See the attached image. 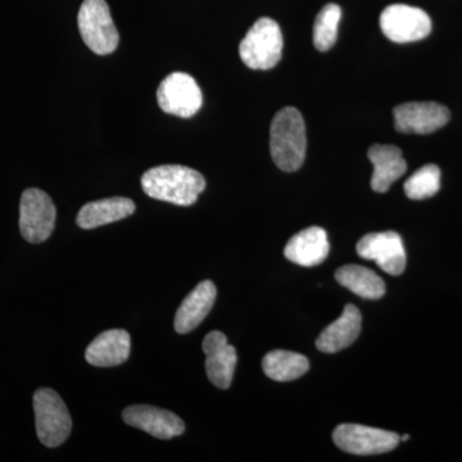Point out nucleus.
<instances>
[{"label":"nucleus","instance_id":"24","mask_svg":"<svg viewBox=\"0 0 462 462\" xmlns=\"http://www.w3.org/2000/svg\"><path fill=\"white\" fill-rule=\"evenodd\" d=\"M410 439L409 434H404V436L401 437V442H407Z\"/></svg>","mask_w":462,"mask_h":462},{"label":"nucleus","instance_id":"16","mask_svg":"<svg viewBox=\"0 0 462 462\" xmlns=\"http://www.w3.org/2000/svg\"><path fill=\"white\" fill-rule=\"evenodd\" d=\"M132 349L130 334L123 329L100 333L85 351L88 363L97 367H112L124 364Z\"/></svg>","mask_w":462,"mask_h":462},{"label":"nucleus","instance_id":"21","mask_svg":"<svg viewBox=\"0 0 462 462\" xmlns=\"http://www.w3.org/2000/svg\"><path fill=\"white\" fill-rule=\"evenodd\" d=\"M263 367L270 379L276 382H291L309 372L310 363L303 355L276 349L264 356Z\"/></svg>","mask_w":462,"mask_h":462},{"label":"nucleus","instance_id":"19","mask_svg":"<svg viewBox=\"0 0 462 462\" xmlns=\"http://www.w3.org/2000/svg\"><path fill=\"white\" fill-rule=\"evenodd\" d=\"M361 321L363 318L357 307L346 305L338 320L331 322L316 339L319 351L324 354H336L351 346L360 336Z\"/></svg>","mask_w":462,"mask_h":462},{"label":"nucleus","instance_id":"3","mask_svg":"<svg viewBox=\"0 0 462 462\" xmlns=\"http://www.w3.org/2000/svg\"><path fill=\"white\" fill-rule=\"evenodd\" d=\"M282 33L276 21L263 17L254 23L239 45L243 63L252 69H270L282 60Z\"/></svg>","mask_w":462,"mask_h":462},{"label":"nucleus","instance_id":"7","mask_svg":"<svg viewBox=\"0 0 462 462\" xmlns=\"http://www.w3.org/2000/svg\"><path fill=\"white\" fill-rule=\"evenodd\" d=\"M157 102L166 114L189 118L202 107L203 94L190 75L173 72L158 87Z\"/></svg>","mask_w":462,"mask_h":462},{"label":"nucleus","instance_id":"23","mask_svg":"<svg viewBox=\"0 0 462 462\" xmlns=\"http://www.w3.org/2000/svg\"><path fill=\"white\" fill-rule=\"evenodd\" d=\"M440 188V170L437 165L422 166L404 182V193L410 199L421 200L436 196Z\"/></svg>","mask_w":462,"mask_h":462},{"label":"nucleus","instance_id":"20","mask_svg":"<svg viewBox=\"0 0 462 462\" xmlns=\"http://www.w3.org/2000/svg\"><path fill=\"white\" fill-rule=\"evenodd\" d=\"M337 282L352 293L365 300H380L385 293V284L380 276L367 267L346 264L336 273Z\"/></svg>","mask_w":462,"mask_h":462},{"label":"nucleus","instance_id":"17","mask_svg":"<svg viewBox=\"0 0 462 462\" xmlns=\"http://www.w3.org/2000/svg\"><path fill=\"white\" fill-rule=\"evenodd\" d=\"M369 160L372 161L374 166L372 188L376 193H385L394 181L404 175L407 170L402 151L396 145H373L369 149Z\"/></svg>","mask_w":462,"mask_h":462},{"label":"nucleus","instance_id":"8","mask_svg":"<svg viewBox=\"0 0 462 462\" xmlns=\"http://www.w3.org/2000/svg\"><path fill=\"white\" fill-rule=\"evenodd\" d=\"M334 443L352 455L369 456L393 451L401 437L393 431L376 430L360 424H342L333 433Z\"/></svg>","mask_w":462,"mask_h":462},{"label":"nucleus","instance_id":"6","mask_svg":"<svg viewBox=\"0 0 462 462\" xmlns=\"http://www.w3.org/2000/svg\"><path fill=\"white\" fill-rule=\"evenodd\" d=\"M57 209L53 200L41 189H26L21 197L20 230L27 242H45L56 226Z\"/></svg>","mask_w":462,"mask_h":462},{"label":"nucleus","instance_id":"4","mask_svg":"<svg viewBox=\"0 0 462 462\" xmlns=\"http://www.w3.org/2000/svg\"><path fill=\"white\" fill-rule=\"evenodd\" d=\"M36 433L42 445L58 447L72 430L71 415L62 398L50 388H42L33 396Z\"/></svg>","mask_w":462,"mask_h":462},{"label":"nucleus","instance_id":"22","mask_svg":"<svg viewBox=\"0 0 462 462\" xmlns=\"http://www.w3.org/2000/svg\"><path fill=\"white\" fill-rule=\"evenodd\" d=\"M342 9L338 5L329 3L319 12L314 25V44L316 50L328 51L336 44Z\"/></svg>","mask_w":462,"mask_h":462},{"label":"nucleus","instance_id":"9","mask_svg":"<svg viewBox=\"0 0 462 462\" xmlns=\"http://www.w3.org/2000/svg\"><path fill=\"white\" fill-rule=\"evenodd\" d=\"M380 29L389 41L404 44L427 38L431 32V20L420 8L393 5L380 14Z\"/></svg>","mask_w":462,"mask_h":462},{"label":"nucleus","instance_id":"14","mask_svg":"<svg viewBox=\"0 0 462 462\" xmlns=\"http://www.w3.org/2000/svg\"><path fill=\"white\" fill-rule=\"evenodd\" d=\"M330 245L327 231L319 226L307 227L296 234L285 245L284 254L300 266H318L329 256Z\"/></svg>","mask_w":462,"mask_h":462},{"label":"nucleus","instance_id":"13","mask_svg":"<svg viewBox=\"0 0 462 462\" xmlns=\"http://www.w3.org/2000/svg\"><path fill=\"white\" fill-rule=\"evenodd\" d=\"M202 348L206 354V372L209 382L220 389L229 388L238 361L236 349L227 343L226 336L221 331L207 334Z\"/></svg>","mask_w":462,"mask_h":462},{"label":"nucleus","instance_id":"1","mask_svg":"<svg viewBox=\"0 0 462 462\" xmlns=\"http://www.w3.org/2000/svg\"><path fill=\"white\" fill-rule=\"evenodd\" d=\"M142 187L151 199L188 207L194 205L205 190L206 180L202 173L190 167L162 165L144 172Z\"/></svg>","mask_w":462,"mask_h":462},{"label":"nucleus","instance_id":"10","mask_svg":"<svg viewBox=\"0 0 462 462\" xmlns=\"http://www.w3.org/2000/svg\"><path fill=\"white\" fill-rule=\"evenodd\" d=\"M357 254L364 260L374 261L383 272L401 275L406 269V251L402 238L396 231L372 233L357 243Z\"/></svg>","mask_w":462,"mask_h":462},{"label":"nucleus","instance_id":"15","mask_svg":"<svg viewBox=\"0 0 462 462\" xmlns=\"http://www.w3.org/2000/svg\"><path fill=\"white\" fill-rule=\"evenodd\" d=\"M217 297V289L211 281L199 282L196 289L182 300L175 316V330L179 334H188L205 320L211 311Z\"/></svg>","mask_w":462,"mask_h":462},{"label":"nucleus","instance_id":"5","mask_svg":"<svg viewBox=\"0 0 462 462\" xmlns=\"http://www.w3.org/2000/svg\"><path fill=\"white\" fill-rule=\"evenodd\" d=\"M78 23L85 44L98 56L114 53L118 47L120 35L106 0H84Z\"/></svg>","mask_w":462,"mask_h":462},{"label":"nucleus","instance_id":"12","mask_svg":"<svg viewBox=\"0 0 462 462\" xmlns=\"http://www.w3.org/2000/svg\"><path fill=\"white\" fill-rule=\"evenodd\" d=\"M123 418L126 424L147 431L158 439H171L185 431L184 421L176 413L148 404H135L124 410Z\"/></svg>","mask_w":462,"mask_h":462},{"label":"nucleus","instance_id":"18","mask_svg":"<svg viewBox=\"0 0 462 462\" xmlns=\"http://www.w3.org/2000/svg\"><path fill=\"white\" fill-rule=\"evenodd\" d=\"M135 212V203L125 197H112L87 203L81 207L76 217V224L81 229L90 230L105 225L124 220Z\"/></svg>","mask_w":462,"mask_h":462},{"label":"nucleus","instance_id":"11","mask_svg":"<svg viewBox=\"0 0 462 462\" xmlns=\"http://www.w3.org/2000/svg\"><path fill=\"white\" fill-rule=\"evenodd\" d=\"M394 127L403 134H431L442 129L449 118L448 108L436 102L403 103L393 109Z\"/></svg>","mask_w":462,"mask_h":462},{"label":"nucleus","instance_id":"2","mask_svg":"<svg viewBox=\"0 0 462 462\" xmlns=\"http://www.w3.org/2000/svg\"><path fill=\"white\" fill-rule=\"evenodd\" d=\"M306 126L302 115L294 107H285L273 117L270 127V152L275 165L285 172H294L305 162Z\"/></svg>","mask_w":462,"mask_h":462}]
</instances>
